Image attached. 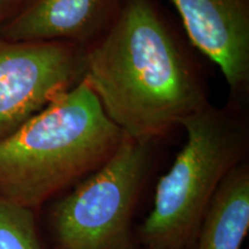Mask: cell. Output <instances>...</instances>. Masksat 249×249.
Instances as JSON below:
<instances>
[{
  "label": "cell",
  "mask_w": 249,
  "mask_h": 249,
  "mask_svg": "<svg viewBox=\"0 0 249 249\" xmlns=\"http://www.w3.org/2000/svg\"><path fill=\"white\" fill-rule=\"evenodd\" d=\"M83 80L124 135L154 143L209 104L188 55L152 0H124L85 48Z\"/></svg>",
  "instance_id": "6da1fadb"
},
{
  "label": "cell",
  "mask_w": 249,
  "mask_h": 249,
  "mask_svg": "<svg viewBox=\"0 0 249 249\" xmlns=\"http://www.w3.org/2000/svg\"><path fill=\"white\" fill-rule=\"evenodd\" d=\"M124 135L82 80L0 141V198L36 211L103 166Z\"/></svg>",
  "instance_id": "7a4b0ae2"
},
{
  "label": "cell",
  "mask_w": 249,
  "mask_h": 249,
  "mask_svg": "<svg viewBox=\"0 0 249 249\" xmlns=\"http://www.w3.org/2000/svg\"><path fill=\"white\" fill-rule=\"evenodd\" d=\"M181 126L186 142L171 169L158 180L152 209L136 233L141 247L194 249L218 187L247 160L248 124L235 108L209 103Z\"/></svg>",
  "instance_id": "3957f363"
},
{
  "label": "cell",
  "mask_w": 249,
  "mask_h": 249,
  "mask_svg": "<svg viewBox=\"0 0 249 249\" xmlns=\"http://www.w3.org/2000/svg\"><path fill=\"white\" fill-rule=\"evenodd\" d=\"M154 143L124 135L113 156L52 204L54 249H138L133 220L147 181Z\"/></svg>",
  "instance_id": "277c9868"
},
{
  "label": "cell",
  "mask_w": 249,
  "mask_h": 249,
  "mask_svg": "<svg viewBox=\"0 0 249 249\" xmlns=\"http://www.w3.org/2000/svg\"><path fill=\"white\" fill-rule=\"evenodd\" d=\"M85 75V48L64 42L0 39V141Z\"/></svg>",
  "instance_id": "5b68a950"
},
{
  "label": "cell",
  "mask_w": 249,
  "mask_h": 249,
  "mask_svg": "<svg viewBox=\"0 0 249 249\" xmlns=\"http://www.w3.org/2000/svg\"><path fill=\"white\" fill-rule=\"evenodd\" d=\"M192 43L219 67L234 102L249 91V0H170Z\"/></svg>",
  "instance_id": "8992f818"
},
{
  "label": "cell",
  "mask_w": 249,
  "mask_h": 249,
  "mask_svg": "<svg viewBox=\"0 0 249 249\" xmlns=\"http://www.w3.org/2000/svg\"><path fill=\"white\" fill-rule=\"evenodd\" d=\"M124 0H22L0 30L11 42H64L87 48L114 22Z\"/></svg>",
  "instance_id": "52a82bcc"
},
{
  "label": "cell",
  "mask_w": 249,
  "mask_h": 249,
  "mask_svg": "<svg viewBox=\"0 0 249 249\" xmlns=\"http://www.w3.org/2000/svg\"><path fill=\"white\" fill-rule=\"evenodd\" d=\"M249 231V164L232 170L218 187L194 249H241Z\"/></svg>",
  "instance_id": "ba28073f"
},
{
  "label": "cell",
  "mask_w": 249,
  "mask_h": 249,
  "mask_svg": "<svg viewBox=\"0 0 249 249\" xmlns=\"http://www.w3.org/2000/svg\"><path fill=\"white\" fill-rule=\"evenodd\" d=\"M0 249H46L35 211L0 198Z\"/></svg>",
  "instance_id": "9c48e42d"
},
{
  "label": "cell",
  "mask_w": 249,
  "mask_h": 249,
  "mask_svg": "<svg viewBox=\"0 0 249 249\" xmlns=\"http://www.w3.org/2000/svg\"><path fill=\"white\" fill-rule=\"evenodd\" d=\"M22 0H0V30L14 14Z\"/></svg>",
  "instance_id": "30bf717a"
},
{
  "label": "cell",
  "mask_w": 249,
  "mask_h": 249,
  "mask_svg": "<svg viewBox=\"0 0 249 249\" xmlns=\"http://www.w3.org/2000/svg\"><path fill=\"white\" fill-rule=\"evenodd\" d=\"M138 249H157V248H149V247H139Z\"/></svg>",
  "instance_id": "8fae6325"
}]
</instances>
